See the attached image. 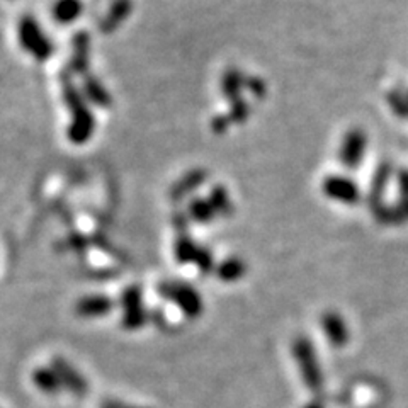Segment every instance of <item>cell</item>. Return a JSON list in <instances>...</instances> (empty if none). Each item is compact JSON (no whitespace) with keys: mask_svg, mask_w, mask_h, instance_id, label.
Here are the masks:
<instances>
[{"mask_svg":"<svg viewBox=\"0 0 408 408\" xmlns=\"http://www.w3.org/2000/svg\"><path fill=\"white\" fill-rule=\"evenodd\" d=\"M293 356H295L298 370L307 388L313 393H320L323 388V374L320 370V360L316 358L315 346L308 337L300 335L293 342Z\"/></svg>","mask_w":408,"mask_h":408,"instance_id":"6da1fadb","label":"cell"},{"mask_svg":"<svg viewBox=\"0 0 408 408\" xmlns=\"http://www.w3.org/2000/svg\"><path fill=\"white\" fill-rule=\"evenodd\" d=\"M162 293L169 296L189 318H197L203 311V303H201L199 295L192 288L184 286V284H181V286H165L162 288Z\"/></svg>","mask_w":408,"mask_h":408,"instance_id":"7a4b0ae2","label":"cell"},{"mask_svg":"<svg viewBox=\"0 0 408 408\" xmlns=\"http://www.w3.org/2000/svg\"><path fill=\"white\" fill-rule=\"evenodd\" d=\"M51 366H53V371L57 372L58 378H60L63 386L69 388L75 396H84L87 393L89 384H87L84 376L75 370L72 364L66 363L63 358H55Z\"/></svg>","mask_w":408,"mask_h":408,"instance_id":"3957f363","label":"cell"},{"mask_svg":"<svg viewBox=\"0 0 408 408\" xmlns=\"http://www.w3.org/2000/svg\"><path fill=\"white\" fill-rule=\"evenodd\" d=\"M323 334L328 339V342L334 347H344L349 342V330L347 325L340 315L334 311L325 313L322 318Z\"/></svg>","mask_w":408,"mask_h":408,"instance_id":"277c9868","label":"cell"},{"mask_svg":"<svg viewBox=\"0 0 408 408\" xmlns=\"http://www.w3.org/2000/svg\"><path fill=\"white\" fill-rule=\"evenodd\" d=\"M122 303H125V320H122L125 327L129 328V330H136V328L143 327L145 313L143 308H141V298L138 289L126 291Z\"/></svg>","mask_w":408,"mask_h":408,"instance_id":"5b68a950","label":"cell"},{"mask_svg":"<svg viewBox=\"0 0 408 408\" xmlns=\"http://www.w3.org/2000/svg\"><path fill=\"white\" fill-rule=\"evenodd\" d=\"M33 379L39 390L45 391V393L48 395L58 393L63 388L60 378H58L57 372L53 371V367H51V370L50 367H39V370L33 374Z\"/></svg>","mask_w":408,"mask_h":408,"instance_id":"8992f818","label":"cell"},{"mask_svg":"<svg viewBox=\"0 0 408 408\" xmlns=\"http://www.w3.org/2000/svg\"><path fill=\"white\" fill-rule=\"evenodd\" d=\"M111 308H113V303H111L108 298L97 296V298L82 300L80 303H78L77 311L78 315L82 316H102L106 315Z\"/></svg>","mask_w":408,"mask_h":408,"instance_id":"52a82bcc","label":"cell"},{"mask_svg":"<svg viewBox=\"0 0 408 408\" xmlns=\"http://www.w3.org/2000/svg\"><path fill=\"white\" fill-rule=\"evenodd\" d=\"M241 274V265L239 262H228L220 269V276L225 281H233Z\"/></svg>","mask_w":408,"mask_h":408,"instance_id":"ba28073f","label":"cell"},{"mask_svg":"<svg viewBox=\"0 0 408 408\" xmlns=\"http://www.w3.org/2000/svg\"><path fill=\"white\" fill-rule=\"evenodd\" d=\"M102 408H145V407H134V405H128V403H122V402H114V400H111V402H106Z\"/></svg>","mask_w":408,"mask_h":408,"instance_id":"9c48e42d","label":"cell"},{"mask_svg":"<svg viewBox=\"0 0 408 408\" xmlns=\"http://www.w3.org/2000/svg\"><path fill=\"white\" fill-rule=\"evenodd\" d=\"M304 408H323V407L318 405V403H308V405H304Z\"/></svg>","mask_w":408,"mask_h":408,"instance_id":"30bf717a","label":"cell"}]
</instances>
